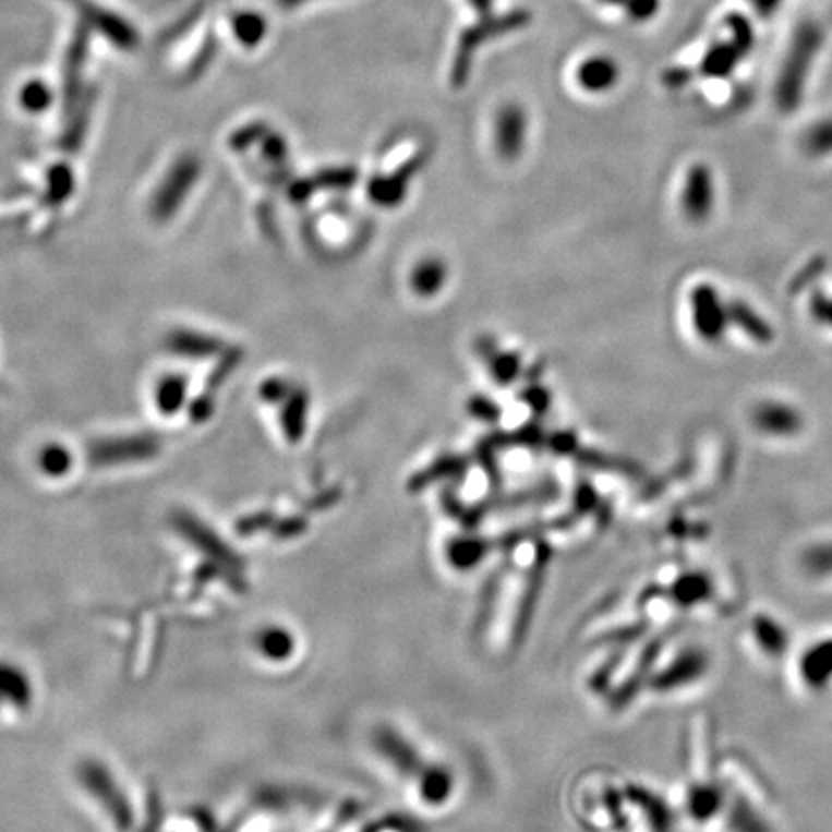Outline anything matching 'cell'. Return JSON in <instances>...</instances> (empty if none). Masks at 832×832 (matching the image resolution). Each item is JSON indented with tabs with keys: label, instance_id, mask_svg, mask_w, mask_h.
I'll use <instances>...</instances> for the list:
<instances>
[{
	"label": "cell",
	"instance_id": "cell-1",
	"mask_svg": "<svg viewBox=\"0 0 832 832\" xmlns=\"http://www.w3.org/2000/svg\"><path fill=\"white\" fill-rule=\"evenodd\" d=\"M77 781L99 808L110 817L118 832H130L133 827V808L125 792L120 788L112 771L97 759H85L77 767Z\"/></svg>",
	"mask_w": 832,
	"mask_h": 832
},
{
	"label": "cell",
	"instance_id": "cell-2",
	"mask_svg": "<svg viewBox=\"0 0 832 832\" xmlns=\"http://www.w3.org/2000/svg\"><path fill=\"white\" fill-rule=\"evenodd\" d=\"M819 43H821L819 29L816 27L799 29L798 37L792 45L791 55L786 58L783 74L779 80V87H776V97H779V103H781V107H784V110H792L798 105L801 92H804V83H806L809 68H811V60L819 49Z\"/></svg>",
	"mask_w": 832,
	"mask_h": 832
},
{
	"label": "cell",
	"instance_id": "cell-3",
	"mask_svg": "<svg viewBox=\"0 0 832 832\" xmlns=\"http://www.w3.org/2000/svg\"><path fill=\"white\" fill-rule=\"evenodd\" d=\"M34 701L32 676L12 661H0V709L12 715H25L34 708Z\"/></svg>",
	"mask_w": 832,
	"mask_h": 832
},
{
	"label": "cell",
	"instance_id": "cell-4",
	"mask_svg": "<svg viewBox=\"0 0 832 832\" xmlns=\"http://www.w3.org/2000/svg\"><path fill=\"white\" fill-rule=\"evenodd\" d=\"M527 135V118L517 107H507L497 118V150L503 158L513 160L519 157L522 141Z\"/></svg>",
	"mask_w": 832,
	"mask_h": 832
},
{
	"label": "cell",
	"instance_id": "cell-5",
	"mask_svg": "<svg viewBox=\"0 0 832 832\" xmlns=\"http://www.w3.org/2000/svg\"><path fill=\"white\" fill-rule=\"evenodd\" d=\"M421 162L419 160H412L409 165L405 166L403 170H399L396 176H389V178H374L371 185H369V195L372 201L379 206H396L403 201L405 191H407V182L414 173V168H419Z\"/></svg>",
	"mask_w": 832,
	"mask_h": 832
},
{
	"label": "cell",
	"instance_id": "cell-6",
	"mask_svg": "<svg viewBox=\"0 0 832 832\" xmlns=\"http://www.w3.org/2000/svg\"><path fill=\"white\" fill-rule=\"evenodd\" d=\"M618 70L610 58L595 57L586 60L578 70V82L588 92H605L617 82Z\"/></svg>",
	"mask_w": 832,
	"mask_h": 832
},
{
	"label": "cell",
	"instance_id": "cell-7",
	"mask_svg": "<svg viewBox=\"0 0 832 832\" xmlns=\"http://www.w3.org/2000/svg\"><path fill=\"white\" fill-rule=\"evenodd\" d=\"M445 276H447V268L439 258H424L412 270V289L421 297L436 296L437 291L444 288Z\"/></svg>",
	"mask_w": 832,
	"mask_h": 832
},
{
	"label": "cell",
	"instance_id": "cell-8",
	"mask_svg": "<svg viewBox=\"0 0 832 832\" xmlns=\"http://www.w3.org/2000/svg\"><path fill=\"white\" fill-rule=\"evenodd\" d=\"M713 198V183H711V173L706 168H694L686 185L685 203L688 213L694 216H700L708 210Z\"/></svg>",
	"mask_w": 832,
	"mask_h": 832
},
{
	"label": "cell",
	"instance_id": "cell-9",
	"mask_svg": "<svg viewBox=\"0 0 832 832\" xmlns=\"http://www.w3.org/2000/svg\"><path fill=\"white\" fill-rule=\"evenodd\" d=\"M306 409H309V397L305 391L303 389L291 391L288 403L281 412V426L289 442H299L305 434Z\"/></svg>",
	"mask_w": 832,
	"mask_h": 832
},
{
	"label": "cell",
	"instance_id": "cell-10",
	"mask_svg": "<svg viewBox=\"0 0 832 832\" xmlns=\"http://www.w3.org/2000/svg\"><path fill=\"white\" fill-rule=\"evenodd\" d=\"M490 357V369L499 384H509L519 376L520 361L515 353H495L494 349L487 351Z\"/></svg>",
	"mask_w": 832,
	"mask_h": 832
},
{
	"label": "cell",
	"instance_id": "cell-11",
	"mask_svg": "<svg viewBox=\"0 0 832 832\" xmlns=\"http://www.w3.org/2000/svg\"><path fill=\"white\" fill-rule=\"evenodd\" d=\"M467 469V462L462 461L461 457H445L442 461H437L434 467H430L426 472H422L419 479L414 480V484L419 486H426L432 480H437L439 477H459Z\"/></svg>",
	"mask_w": 832,
	"mask_h": 832
},
{
	"label": "cell",
	"instance_id": "cell-12",
	"mask_svg": "<svg viewBox=\"0 0 832 832\" xmlns=\"http://www.w3.org/2000/svg\"><path fill=\"white\" fill-rule=\"evenodd\" d=\"M759 422L763 429L781 432V430L796 429L798 419L788 409L771 405V407H765L763 411L759 412Z\"/></svg>",
	"mask_w": 832,
	"mask_h": 832
},
{
	"label": "cell",
	"instance_id": "cell-13",
	"mask_svg": "<svg viewBox=\"0 0 832 832\" xmlns=\"http://www.w3.org/2000/svg\"><path fill=\"white\" fill-rule=\"evenodd\" d=\"M806 147L811 153H831L832 150V120H823L813 125L806 135Z\"/></svg>",
	"mask_w": 832,
	"mask_h": 832
},
{
	"label": "cell",
	"instance_id": "cell-14",
	"mask_svg": "<svg viewBox=\"0 0 832 832\" xmlns=\"http://www.w3.org/2000/svg\"><path fill=\"white\" fill-rule=\"evenodd\" d=\"M357 182V172L343 168V170H328V172L321 173L316 185L318 188H328V190H347Z\"/></svg>",
	"mask_w": 832,
	"mask_h": 832
},
{
	"label": "cell",
	"instance_id": "cell-15",
	"mask_svg": "<svg viewBox=\"0 0 832 832\" xmlns=\"http://www.w3.org/2000/svg\"><path fill=\"white\" fill-rule=\"evenodd\" d=\"M469 409L477 419L486 422H495L499 419V414H502L499 407H497L494 401H490L487 397L482 396L472 397V399H470Z\"/></svg>",
	"mask_w": 832,
	"mask_h": 832
},
{
	"label": "cell",
	"instance_id": "cell-16",
	"mask_svg": "<svg viewBox=\"0 0 832 832\" xmlns=\"http://www.w3.org/2000/svg\"><path fill=\"white\" fill-rule=\"evenodd\" d=\"M261 394H263L264 399H266L268 403H278L281 399H288V384H286L284 379H268V382L264 384L263 389H261Z\"/></svg>",
	"mask_w": 832,
	"mask_h": 832
},
{
	"label": "cell",
	"instance_id": "cell-17",
	"mask_svg": "<svg viewBox=\"0 0 832 832\" xmlns=\"http://www.w3.org/2000/svg\"><path fill=\"white\" fill-rule=\"evenodd\" d=\"M522 399L527 401L532 409L536 412L544 411L545 407H547V403H550V399H547V394H545L544 389L540 388V386H532V388H528L524 394H522Z\"/></svg>",
	"mask_w": 832,
	"mask_h": 832
},
{
	"label": "cell",
	"instance_id": "cell-18",
	"mask_svg": "<svg viewBox=\"0 0 832 832\" xmlns=\"http://www.w3.org/2000/svg\"><path fill=\"white\" fill-rule=\"evenodd\" d=\"M655 9H658V0H632L630 2L632 16L640 17V20L650 17L655 12Z\"/></svg>",
	"mask_w": 832,
	"mask_h": 832
},
{
	"label": "cell",
	"instance_id": "cell-19",
	"mask_svg": "<svg viewBox=\"0 0 832 832\" xmlns=\"http://www.w3.org/2000/svg\"><path fill=\"white\" fill-rule=\"evenodd\" d=\"M553 449H557V451H569V449H572L570 445H572V437L567 436V434H557V436L553 437L552 439Z\"/></svg>",
	"mask_w": 832,
	"mask_h": 832
}]
</instances>
